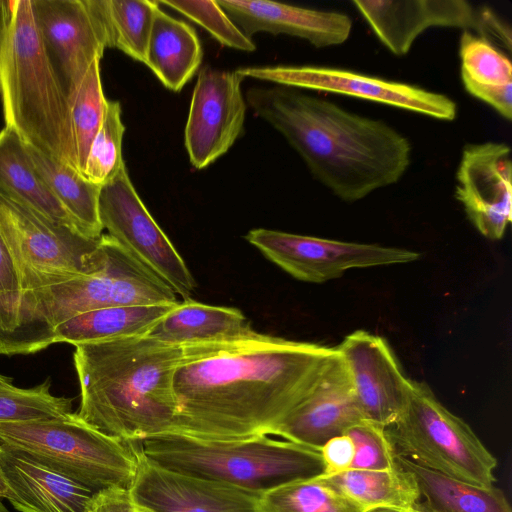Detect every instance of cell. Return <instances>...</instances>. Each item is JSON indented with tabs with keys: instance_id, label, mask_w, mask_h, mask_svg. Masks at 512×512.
<instances>
[{
	"instance_id": "1",
	"label": "cell",
	"mask_w": 512,
	"mask_h": 512,
	"mask_svg": "<svg viewBox=\"0 0 512 512\" xmlns=\"http://www.w3.org/2000/svg\"><path fill=\"white\" fill-rule=\"evenodd\" d=\"M335 347L263 334L252 327L181 345L171 432L205 439L270 434L310 393Z\"/></svg>"
},
{
	"instance_id": "2",
	"label": "cell",
	"mask_w": 512,
	"mask_h": 512,
	"mask_svg": "<svg viewBox=\"0 0 512 512\" xmlns=\"http://www.w3.org/2000/svg\"><path fill=\"white\" fill-rule=\"evenodd\" d=\"M246 99L342 201L356 202L395 184L410 165L409 140L382 120L289 86L252 88Z\"/></svg>"
},
{
	"instance_id": "3",
	"label": "cell",
	"mask_w": 512,
	"mask_h": 512,
	"mask_svg": "<svg viewBox=\"0 0 512 512\" xmlns=\"http://www.w3.org/2000/svg\"><path fill=\"white\" fill-rule=\"evenodd\" d=\"M74 347L82 421L125 442L173 430L181 345L142 335Z\"/></svg>"
},
{
	"instance_id": "4",
	"label": "cell",
	"mask_w": 512,
	"mask_h": 512,
	"mask_svg": "<svg viewBox=\"0 0 512 512\" xmlns=\"http://www.w3.org/2000/svg\"><path fill=\"white\" fill-rule=\"evenodd\" d=\"M0 99L6 127L79 172L69 102L42 43L31 0H17L0 25Z\"/></svg>"
},
{
	"instance_id": "5",
	"label": "cell",
	"mask_w": 512,
	"mask_h": 512,
	"mask_svg": "<svg viewBox=\"0 0 512 512\" xmlns=\"http://www.w3.org/2000/svg\"><path fill=\"white\" fill-rule=\"evenodd\" d=\"M151 464L262 495L325 473L320 450L268 435L205 439L167 432L134 441Z\"/></svg>"
},
{
	"instance_id": "6",
	"label": "cell",
	"mask_w": 512,
	"mask_h": 512,
	"mask_svg": "<svg viewBox=\"0 0 512 512\" xmlns=\"http://www.w3.org/2000/svg\"><path fill=\"white\" fill-rule=\"evenodd\" d=\"M104 247L106 262L99 272L22 292L14 355H29L48 348L55 326L87 311L179 302L165 283L107 234Z\"/></svg>"
},
{
	"instance_id": "7",
	"label": "cell",
	"mask_w": 512,
	"mask_h": 512,
	"mask_svg": "<svg viewBox=\"0 0 512 512\" xmlns=\"http://www.w3.org/2000/svg\"><path fill=\"white\" fill-rule=\"evenodd\" d=\"M0 443L78 482L93 492L130 489L138 468L133 441L109 437L76 413L0 422Z\"/></svg>"
},
{
	"instance_id": "8",
	"label": "cell",
	"mask_w": 512,
	"mask_h": 512,
	"mask_svg": "<svg viewBox=\"0 0 512 512\" xmlns=\"http://www.w3.org/2000/svg\"><path fill=\"white\" fill-rule=\"evenodd\" d=\"M386 432L396 454L423 466L478 486L496 480V458L426 382L411 381L405 408Z\"/></svg>"
},
{
	"instance_id": "9",
	"label": "cell",
	"mask_w": 512,
	"mask_h": 512,
	"mask_svg": "<svg viewBox=\"0 0 512 512\" xmlns=\"http://www.w3.org/2000/svg\"><path fill=\"white\" fill-rule=\"evenodd\" d=\"M0 236L22 292L97 273L106 262L104 234L90 237L56 223L2 190Z\"/></svg>"
},
{
	"instance_id": "10",
	"label": "cell",
	"mask_w": 512,
	"mask_h": 512,
	"mask_svg": "<svg viewBox=\"0 0 512 512\" xmlns=\"http://www.w3.org/2000/svg\"><path fill=\"white\" fill-rule=\"evenodd\" d=\"M98 215L102 229L124 251L183 300L196 282L183 258L153 219L135 190L126 166L100 188Z\"/></svg>"
},
{
	"instance_id": "11",
	"label": "cell",
	"mask_w": 512,
	"mask_h": 512,
	"mask_svg": "<svg viewBox=\"0 0 512 512\" xmlns=\"http://www.w3.org/2000/svg\"><path fill=\"white\" fill-rule=\"evenodd\" d=\"M379 41L394 55L403 56L416 38L431 27L471 30L511 49V29L487 6L466 0L353 1Z\"/></svg>"
},
{
	"instance_id": "12",
	"label": "cell",
	"mask_w": 512,
	"mask_h": 512,
	"mask_svg": "<svg viewBox=\"0 0 512 512\" xmlns=\"http://www.w3.org/2000/svg\"><path fill=\"white\" fill-rule=\"evenodd\" d=\"M246 240L292 277L324 283L356 268L415 262L418 251L379 244L346 242L257 228Z\"/></svg>"
},
{
	"instance_id": "13",
	"label": "cell",
	"mask_w": 512,
	"mask_h": 512,
	"mask_svg": "<svg viewBox=\"0 0 512 512\" xmlns=\"http://www.w3.org/2000/svg\"><path fill=\"white\" fill-rule=\"evenodd\" d=\"M237 71L243 78L361 98L440 120L451 121L457 116L456 103L444 94L351 70L278 65L245 67Z\"/></svg>"
},
{
	"instance_id": "14",
	"label": "cell",
	"mask_w": 512,
	"mask_h": 512,
	"mask_svg": "<svg viewBox=\"0 0 512 512\" xmlns=\"http://www.w3.org/2000/svg\"><path fill=\"white\" fill-rule=\"evenodd\" d=\"M42 43L69 100L94 60L103 57L108 35L96 0H31Z\"/></svg>"
},
{
	"instance_id": "15",
	"label": "cell",
	"mask_w": 512,
	"mask_h": 512,
	"mask_svg": "<svg viewBox=\"0 0 512 512\" xmlns=\"http://www.w3.org/2000/svg\"><path fill=\"white\" fill-rule=\"evenodd\" d=\"M238 71L206 66L193 89L184 130L190 163L203 169L224 155L243 133L246 102Z\"/></svg>"
},
{
	"instance_id": "16",
	"label": "cell",
	"mask_w": 512,
	"mask_h": 512,
	"mask_svg": "<svg viewBox=\"0 0 512 512\" xmlns=\"http://www.w3.org/2000/svg\"><path fill=\"white\" fill-rule=\"evenodd\" d=\"M348 373L364 420L383 427L402 414L411 381L382 336L355 330L335 347Z\"/></svg>"
},
{
	"instance_id": "17",
	"label": "cell",
	"mask_w": 512,
	"mask_h": 512,
	"mask_svg": "<svg viewBox=\"0 0 512 512\" xmlns=\"http://www.w3.org/2000/svg\"><path fill=\"white\" fill-rule=\"evenodd\" d=\"M510 147L501 142L464 146L455 196L473 226L486 238L501 239L512 216Z\"/></svg>"
},
{
	"instance_id": "18",
	"label": "cell",
	"mask_w": 512,
	"mask_h": 512,
	"mask_svg": "<svg viewBox=\"0 0 512 512\" xmlns=\"http://www.w3.org/2000/svg\"><path fill=\"white\" fill-rule=\"evenodd\" d=\"M361 420L363 415L336 350L310 393L269 435L320 450L328 440L343 435Z\"/></svg>"
},
{
	"instance_id": "19",
	"label": "cell",
	"mask_w": 512,
	"mask_h": 512,
	"mask_svg": "<svg viewBox=\"0 0 512 512\" xmlns=\"http://www.w3.org/2000/svg\"><path fill=\"white\" fill-rule=\"evenodd\" d=\"M134 444L138 468L130 491L147 511L261 512V495L162 469L147 461Z\"/></svg>"
},
{
	"instance_id": "20",
	"label": "cell",
	"mask_w": 512,
	"mask_h": 512,
	"mask_svg": "<svg viewBox=\"0 0 512 512\" xmlns=\"http://www.w3.org/2000/svg\"><path fill=\"white\" fill-rule=\"evenodd\" d=\"M248 37L258 32L285 34L323 48L344 43L352 21L347 14L322 11L266 0H217Z\"/></svg>"
},
{
	"instance_id": "21",
	"label": "cell",
	"mask_w": 512,
	"mask_h": 512,
	"mask_svg": "<svg viewBox=\"0 0 512 512\" xmlns=\"http://www.w3.org/2000/svg\"><path fill=\"white\" fill-rule=\"evenodd\" d=\"M6 499L20 512H88L95 492L0 443Z\"/></svg>"
},
{
	"instance_id": "22",
	"label": "cell",
	"mask_w": 512,
	"mask_h": 512,
	"mask_svg": "<svg viewBox=\"0 0 512 512\" xmlns=\"http://www.w3.org/2000/svg\"><path fill=\"white\" fill-rule=\"evenodd\" d=\"M398 467L409 472L419 491L416 509L424 512H512L499 488L478 486L396 454Z\"/></svg>"
},
{
	"instance_id": "23",
	"label": "cell",
	"mask_w": 512,
	"mask_h": 512,
	"mask_svg": "<svg viewBox=\"0 0 512 512\" xmlns=\"http://www.w3.org/2000/svg\"><path fill=\"white\" fill-rule=\"evenodd\" d=\"M202 58V46L193 27L170 16L159 5L144 64L167 89L178 92L198 71Z\"/></svg>"
},
{
	"instance_id": "24",
	"label": "cell",
	"mask_w": 512,
	"mask_h": 512,
	"mask_svg": "<svg viewBox=\"0 0 512 512\" xmlns=\"http://www.w3.org/2000/svg\"><path fill=\"white\" fill-rule=\"evenodd\" d=\"M176 304L113 306L87 311L55 326L51 334L52 344L74 346L147 335Z\"/></svg>"
},
{
	"instance_id": "25",
	"label": "cell",
	"mask_w": 512,
	"mask_h": 512,
	"mask_svg": "<svg viewBox=\"0 0 512 512\" xmlns=\"http://www.w3.org/2000/svg\"><path fill=\"white\" fill-rule=\"evenodd\" d=\"M319 478L365 512L413 509L420 500L412 475L398 466L388 470L349 469Z\"/></svg>"
},
{
	"instance_id": "26",
	"label": "cell",
	"mask_w": 512,
	"mask_h": 512,
	"mask_svg": "<svg viewBox=\"0 0 512 512\" xmlns=\"http://www.w3.org/2000/svg\"><path fill=\"white\" fill-rule=\"evenodd\" d=\"M0 190L50 220L77 229L36 171L24 141L6 126L0 130Z\"/></svg>"
},
{
	"instance_id": "27",
	"label": "cell",
	"mask_w": 512,
	"mask_h": 512,
	"mask_svg": "<svg viewBox=\"0 0 512 512\" xmlns=\"http://www.w3.org/2000/svg\"><path fill=\"white\" fill-rule=\"evenodd\" d=\"M251 328L237 308L208 305L186 299L178 302L147 335L183 345L236 335Z\"/></svg>"
},
{
	"instance_id": "28",
	"label": "cell",
	"mask_w": 512,
	"mask_h": 512,
	"mask_svg": "<svg viewBox=\"0 0 512 512\" xmlns=\"http://www.w3.org/2000/svg\"><path fill=\"white\" fill-rule=\"evenodd\" d=\"M25 143V142H24ZM30 159L46 185L69 214L77 229L90 237L103 233L98 215L101 186L78 171L25 143Z\"/></svg>"
},
{
	"instance_id": "29",
	"label": "cell",
	"mask_w": 512,
	"mask_h": 512,
	"mask_svg": "<svg viewBox=\"0 0 512 512\" xmlns=\"http://www.w3.org/2000/svg\"><path fill=\"white\" fill-rule=\"evenodd\" d=\"M108 35V48H116L145 63L158 1L96 0Z\"/></svg>"
},
{
	"instance_id": "30",
	"label": "cell",
	"mask_w": 512,
	"mask_h": 512,
	"mask_svg": "<svg viewBox=\"0 0 512 512\" xmlns=\"http://www.w3.org/2000/svg\"><path fill=\"white\" fill-rule=\"evenodd\" d=\"M261 512H365L318 477L294 481L260 498Z\"/></svg>"
},
{
	"instance_id": "31",
	"label": "cell",
	"mask_w": 512,
	"mask_h": 512,
	"mask_svg": "<svg viewBox=\"0 0 512 512\" xmlns=\"http://www.w3.org/2000/svg\"><path fill=\"white\" fill-rule=\"evenodd\" d=\"M106 100L101 82L100 59H96L68 100L78 168L81 175L92 142L102 124Z\"/></svg>"
},
{
	"instance_id": "32",
	"label": "cell",
	"mask_w": 512,
	"mask_h": 512,
	"mask_svg": "<svg viewBox=\"0 0 512 512\" xmlns=\"http://www.w3.org/2000/svg\"><path fill=\"white\" fill-rule=\"evenodd\" d=\"M51 381L30 388L15 386L0 374V422L54 418L72 412L73 398L51 393Z\"/></svg>"
},
{
	"instance_id": "33",
	"label": "cell",
	"mask_w": 512,
	"mask_h": 512,
	"mask_svg": "<svg viewBox=\"0 0 512 512\" xmlns=\"http://www.w3.org/2000/svg\"><path fill=\"white\" fill-rule=\"evenodd\" d=\"M124 132L120 103L107 99L102 124L92 142L82 173L85 179L102 186L125 167L122 157Z\"/></svg>"
},
{
	"instance_id": "34",
	"label": "cell",
	"mask_w": 512,
	"mask_h": 512,
	"mask_svg": "<svg viewBox=\"0 0 512 512\" xmlns=\"http://www.w3.org/2000/svg\"><path fill=\"white\" fill-rule=\"evenodd\" d=\"M461 75L475 83L489 86L512 84L510 59L487 39L469 31L460 37Z\"/></svg>"
},
{
	"instance_id": "35",
	"label": "cell",
	"mask_w": 512,
	"mask_h": 512,
	"mask_svg": "<svg viewBox=\"0 0 512 512\" xmlns=\"http://www.w3.org/2000/svg\"><path fill=\"white\" fill-rule=\"evenodd\" d=\"M158 3L186 16L224 46L245 52L256 49L252 39L236 26L217 1L161 0Z\"/></svg>"
},
{
	"instance_id": "36",
	"label": "cell",
	"mask_w": 512,
	"mask_h": 512,
	"mask_svg": "<svg viewBox=\"0 0 512 512\" xmlns=\"http://www.w3.org/2000/svg\"><path fill=\"white\" fill-rule=\"evenodd\" d=\"M344 434L350 437L355 448L350 469L388 470L397 466L396 452L385 427L368 420H361Z\"/></svg>"
},
{
	"instance_id": "37",
	"label": "cell",
	"mask_w": 512,
	"mask_h": 512,
	"mask_svg": "<svg viewBox=\"0 0 512 512\" xmlns=\"http://www.w3.org/2000/svg\"><path fill=\"white\" fill-rule=\"evenodd\" d=\"M21 294L15 265L0 236V355H14Z\"/></svg>"
},
{
	"instance_id": "38",
	"label": "cell",
	"mask_w": 512,
	"mask_h": 512,
	"mask_svg": "<svg viewBox=\"0 0 512 512\" xmlns=\"http://www.w3.org/2000/svg\"><path fill=\"white\" fill-rule=\"evenodd\" d=\"M325 466L323 475H333L351 468L355 448L352 440L346 434L328 440L320 449Z\"/></svg>"
},
{
	"instance_id": "39",
	"label": "cell",
	"mask_w": 512,
	"mask_h": 512,
	"mask_svg": "<svg viewBox=\"0 0 512 512\" xmlns=\"http://www.w3.org/2000/svg\"><path fill=\"white\" fill-rule=\"evenodd\" d=\"M466 91L493 107L502 117L510 121L512 117V84L505 86H489L475 83L461 75Z\"/></svg>"
},
{
	"instance_id": "40",
	"label": "cell",
	"mask_w": 512,
	"mask_h": 512,
	"mask_svg": "<svg viewBox=\"0 0 512 512\" xmlns=\"http://www.w3.org/2000/svg\"><path fill=\"white\" fill-rule=\"evenodd\" d=\"M88 512H149L139 506L130 489L111 487L93 494Z\"/></svg>"
},
{
	"instance_id": "41",
	"label": "cell",
	"mask_w": 512,
	"mask_h": 512,
	"mask_svg": "<svg viewBox=\"0 0 512 512\" xmlns=\"http://www.w3.org/2000/svg\"><path fill=\"white\" fill-rule=\"evenodd\" d=\"M6 497H7V489H6V485H5V482H4V478H3L2 470H1V465H0V498L1 499H6Z\"/></svg>"
},
{
	"instance_id": "42",
	"label": "cell",
	"mask_w": 512,
	"mask_h": 512,
	"mask_svg": "<svg viewBox=\"0 0 512 512\" xmlns=\"http://www.w3.org/2000/svg\"><path fill=\"white\" fill-rule=\"evenodd\" d=\"M0 512H9V510L2 503L1 498H0Z\"/></svg>"
},
{
	"instance_id": "43",
	"label": "cell",
	"mask_w": 512,
	"mask_h": 512,
	"mask_svg": "<svg viewBox=\"0 0 512 512\" xmlns=\"http://www.w3.org/2000/svg\"><path fill=\"white\" fill-rule=\"evenodd\" d=\"M393 512H424V511L413 508V509H408V510H403V511H393Z\"/></svg>"
}]
</instances>
